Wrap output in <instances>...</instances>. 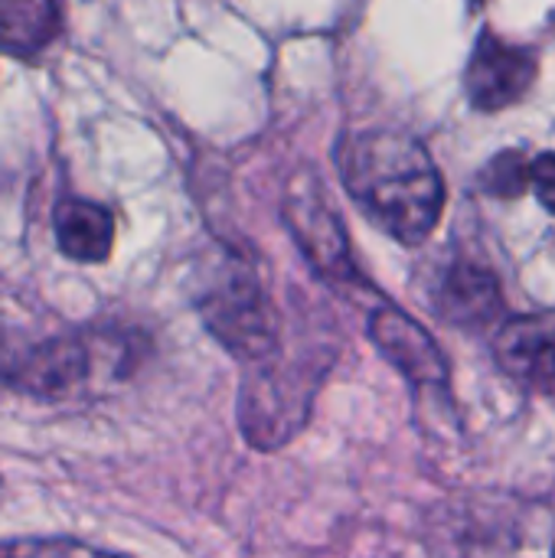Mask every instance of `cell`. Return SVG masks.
<instances>
[{
    "instance_id": "obj_12",
    "label": "cell",
    "mask_w": 555,
    "mask_h": 558,
    "mask_svg": "<svg viewBox=\"0 0 555 558\" xmlns=\"http://www.w3.org/2000/svg\"><path fill=\"white\" fill-rule=\"evenodd\" d=\"M0 558H128L105 549H92L75 539H10L0 543Z\"/></svg>"
},
{
    "instance_id": "obj_13",
    "label": "cell",
    "mask_w": 555,
    "mask_h": 558,
    "mask_svg": "<svg viewBox=\"0 0 555 558\" xmlns=\"http://www.w3.org/2000/svg\"><path fill=\"white\" fill-rule=\"evenodd\" d=\"M530 186H533V193L540 196V203L555 213V154H540L536 160H533V170H530Z\"/></svg>"
},
{
    "instance_id": "obj_14",
    "label": "cell",
    "mask_w": 555,
    "mask_h": 558,
    "mask_svg": "<svg viewBox=\"0 0 555 558\" xmlns=\"http://www.w3.org/2000/svg\"><path fill=\"white\" fill-rule=\"evenodd\" d=\"M471 3H474V7H481V3H484V0H471Z\"/></svg>"
},
{
    "instance_id": "obj_6",
    "label": "cell",
    "mask_w": 555,
    "mask_h": 558,
    "mask_svg": "<svg viewBox=\"0 0 555 558\" xmlns=\"http://www.w3.org/2000/svg\"><path fill=\"white\" fill-rule=\"evenodd\" d=\"M494 360L520 389L555 402V314L507 320L494 337Z\"/></svg>"
},
{
    "instance_id": "obj_7",
    "label": "cell",
    "mask_w": 555,
    "mask_h": 558,
    "mask_svg": "<svg viewBox=\"0 0 555 558\" xmlns=\"http://www.w3.org/2000/svg\"><path fill=\"white\" fill-rule=\"evenodd\" d=\"M370 340L406 379H412L419 386H445L448 383V360H445L442 347L402 307L379 304L370 314Z\"/></svg>"
},
{
    "instance_id": "obj_4",
    "label": "cell",
    "mask_w": 555,
    "mask_h": 558,
    "mask_svg": "<svg viewBox=\"0 0 555 558\" xmlns=\"http://www.w3.org/2000/svg\"><path fill=\"white\" fill-rule=\"evenodd\" d=\"M285 222L304 252V258L334 284H357L360 271L350 255L347 229L324 193V183L311 173H298L285 190Z\"/></svg>"
},
{
    "instance_id": "obj_3",
    "label": "cell",
    "mask_w": 555,
    "mask_h": 558,
    "mask_svg": "<svg viewBox=\"0 0 555 558\" xmlns=\"http://www.w3.org/2000/svg\"><path fill=\"white\" fill-rule=\"evenodd\" d=\"M196 311L222 350L249 369L275 363L281 350V327L258 275L236 255H219L200 278Z\"/></svg>"
},
{
    "instance_id": "obj_2",
    "label": "cell",
    "mask_w": 555,
    "mask_h": 558,
    "mask_svg": "<svg viewBox=\"0 0 555 558\" xmlns=\"http://www.w3.org/2000/svg\"><path fill=\"white\" fill-rule=\"evenodd\" d=\"M131 353L121 333L72 330L39 340L0 333V383L33 399H65L88 386L101 366L124 376Z\"/></svg>"
},
{
    "instance_id": "obj_8",
    "label": "cell",
    "mask_w": 555,
    "mask_h": 558,
    "mask_svg": "<svg viewBox=\"0 0 555 558\" xmlns=\"http://www.w3.org/2000/svg\"><path fill=\"white\" fill-rule=\"evenodd\" d=\"M432 307L442 320L461 330H481L504 314V288L497 275L474 262V258H455L435 291H432Z\"/></svg>"
},
{
    "instance_id": "obj_9",
    "label": "cell",
    "mask_w": 555,
    "mask_h": 558,
    "mask_svg": "<svg viewBox=\"0 0 555 558\" xmlns=\"http://www.w3.org/2000/svg\"><path fill=\"white\" fill-rule=\"evenodd\" d=\"M52 232L59 252L82 265H98L114 245V216L108 206L82 196H65L52 209Z\"/></svg>"
},
{
    "instance_id": "obj_1",
    "label": "cell",
    "mask_w": 555,
    "mask_h": 558,
    "mask_svg": "<svg viewBox=\"0 0 555 558\" xmlns=\"http://www.w3.org/2000/svg\"><path fill=\"white\" fill-rule=\"evenodd\" d=\"M337 170L360 213L402 245H422L445 209V183L429 150L406 131H353L337 147Z\"/></svg>"
},
{
    "instance_id": "obj_10",
    "label": "cell",
    "mask_w": 555,
    "mask_h": 558,
    "mask_svg": "<svg viewBox=\"0 0 555 558\" xmlns=\"http://www.w3.org/2000/svg\"><path fill=\"white\" fill-rule=\"evenodd\" d=\"M62 33L59 0H0V52L16 59L39 56Z\"/></svg>"
},
{
    "instance_id": "obj_5",
    "label": "cell",
    "mask_w": 555,
    "mask_h": 558,
    "mask_svg": "<svg viewBox=\"0 0 555 558\" xmlns=\"http://www.w3.org/2000/svg\"><path fill=\"white\" fill-rule=\"evenodd\" d=\"M536 72L540 62L530 46H514L494 33H481L464 72L468 98L481 111L510 108L527 98L536 82Z\"/></svg>"
},
{
    "instance_id": "obj_11",
    "label": "cell",
    "mask_w": 555,
    "mask_h": 558,
    "mask_svg": "<svg viewBox=\"0 0 555 558\" xmlns=\"http://www.w3.org/2000/svg\"><path fill=\"white\" fill-rule=\"evenodd\" d=\"M530 170H533V160H527L523 150H500V154L491 157L487 167L481 170L478 186H481L487 196L517 199V196H523L527 186H530Z\"/></svg>"
}]
</instances>
